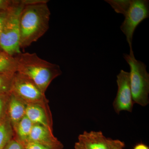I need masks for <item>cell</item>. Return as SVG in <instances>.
Segmentation results:
<instances>
[{"mask_svg": "<svg viewBox=\"0 0 149 149\" xmlns=\"http://www.w3.org/2000/svg\"><path fill=\"white\" fill-rule=\"evenodd\" d=\"M19 17V47L24 49L36 42L49 28L51 12L47 1H24Z\"/></svg>", "mask_w": 149, "mask_h": 149, "instance_id": "6da1fadb", "label": "cell"}, {"mask_svg": "<svg viewBox=\"0 0 149 149\" xmlns=\"http://www.w3.org/2000/svg\"><path fill=\"white\" fill-rule=\"evenodd\" d=\"M15 57L17 72L32 80L44 94L52 81L62 74L59 65L40 58L36 54L21 52Z\"/></svg>", "mask_w": 149, "mask_h": 149, "instance_id": "7a4b0ae2", "label": "cell"}, {"mask_svg": "<svg viewBox=\"0 0 149 149\" xmlns=\"http://www.w3.org/2000/svg\"><path fill=\"white\" fill-rule=\"evenodd\" d=\"M24 1H11L0 34V49L11 55L21 53L19 47V17Z\"/></svg>", "mask_w": 149, "mask_h": 149, "instance_id": "3957f363", "label": "cell"}, {"mask_svg": "<svg viewBox=\"0 0 149 149\" xmlns=\"http://www.w3.org/2000/svg\"><path fill=\"white\" fill-rule=\"evenodd\" d=\"M123 57L130 68V87L133 102L146 106L149 103V74L146 65L134 56L125 54Z\"/></svg>", "mask_w": 149, "mask_h": 149, "instance_id": "277c9868", "label": "cell"}, {"mask_svg": "<svg viewBox=\"0 0 149 149\" xmlns=\"http://www.w3.org/2000/svg\"><path fill=\"white\" fill-rule=\"evenodd\" d=\"M26 104H37L50 108L45 94L32 80L24 74L17 72L14 75L10 92Z\"/></svg>", "mask_w": 149, "mask_h": 149, "instance_id": "5b68a950", "label": "cell"}, {"mask_svg": "<svg viewBox=\"0 0 149 149\" xmlns=\"http://www.w3.org/2000/svg\"><path fill=\"white\" fill-rule=\"evenodd\" d=\"M125 19L120 28L126 36L130 48V56H134L132 49L133 35L136 27L149 17V2L148 0H131L129 9L125 15Z\"/></svg>", "mask_w": 149, "mask_h": 149, "instance_id": "8992f818", "label": "cell"}, {"mask_svg": "<svg viewBox=\"0 0 149 149\" xmlns=\"http://www.w3.org/2000/svg\"><path fill=\"white\" fill-rule=\"evenodd\" d=\"M116 83L117 95L113 104L115 111L117 114L123 111L131 112L134 102L130 89L129 72L121 70L117 75Z\"/></svg>", "mask_w": 149, "mask_h": 149, "instance_id": "52a82bcc", "label": "cell"}, {"mask_svg": "<svg viewBox=\"0 0 149 149\" xmlns=\"http://www.w3.org/2000/svg\"><path fill=\"white\" fill-rule=\"evenodd\" d=\"M25 116L34 124L42 125L52 131L53 120L50 109L37 104H27Z\"/></svg>", "mask_w": 149, "mask_h": 149, "instance_id": "ba28073f", "label": "cell"}, {"mask_svg": "<svg viewBox=\"0 0 149 149\" xmlns=\"http://www.w3.org/2000/svg\"><path fill=\"white\" fill-rule=\"evenodd\" d=\"M28 142L38 143L63 149V144L54 136L53 131L38 124H34L29 135Z\"/></svg>", "mask_w": 149, "mask_h": 149, "instance_id": "9c48e42d", "label": "cell"}, {"mask_svg": "<svg viewBox=\"0 0 149 149\" xmlns=\"http://www.w3.org/2000/svg\"><path fill=\"white\" fill-rule=\"evenodd\" d=\"M78 140L77 143L85 149H110V139L101 131H84Z\"/></svg>", "mask_w": 149, "mask_h": 149, "instance_id": "30bf717a", "label": "cell"}, {"mask_svg": "<svg viewBox=\"0 0 149 149\" xmlns=\"http://www.w3.org/2000/svg\"><path fill=\"white\" fill-rule=\"evenodd\" d=\"M27 104L13 93L9 95L6 115L13 130L19 121L25 116Z\"/></svg>", "mask_w": 149, "mask_h": 149, "instance_id": "8fae6325", "label": "cell"}, {"mask_svg": "<svg viewBox=\"0 0 149 149\" xmlns=\"http://www.w3.org/2000/svg\"><path fill=\"white\" fill-rule=\"evenodd\" d=\"M33 125L34 124L25 116L14 130V138L25 146L28 143Z\"/></svg>", "mask_w": 149, "mask_h": 149, "instance_id": "7c38bea8", "label": "cell"}, {"mask_svg": "<svg viewBox=\"0 0 149 149\" xmlns=\"http://www.w3.org/2000/svg\"><path fill=\"white\" fill-rule=\"evenodd\" d=\"M17 72V62L15 56L0 52V74H14Z\"/></svg>", "mask_w": 149, "mask_h": 149, "instance_id": "4fadbf2b", "label": "cell"}, {"mask_svg": "<svg viewBox=\"0 0 149 149\" xmlns=\"http://www.w3.org/2000/svg\"><path fill=\"white\" fill-rule=\"evenodd\" d=\"M14 136L13 128L6 115L0 122V149H3Z\"/></svg>", "mask_w": 149, "mask_h": 149, "instance_id": "5bb4252c", "label": "cell"}, {"mask_svg": "<svg viewBox=\"0 0 149 149\" xmlns=\"http://www.w3.org/2000/svg\"><path fill=\"white\" fill-rule=\"evenodd\" d=\"M105 1L110 5L116 13L124 15L130 8L131 0H105Z\"/></svg>", "mask_w": 149, "mask_h": 149, "instance_id": "9a60e30c", "label": "cell"}, {"mask_svg": "<svg viewBox=\"0 0 149 149\" xmlns=\"http://www.w3.org/2000/svg\"><path fill=\"white\" fill-rule=\"evenodd\" d=\"M14 74H0V94L10 93L12 81Z\"/></svg>", "mask_w": 149, "mask_h": 149, "instance_id": "2e32d148", "label": "cell"}, {"mask_svg": "<svg viewBox=\"0 0 149 149\" xmlns=\"http://www.w3.org/2000/svg\"><path fill=\"white\" fill-rule=\"evenodd\" d=\"M10 93L8 94H0V122L6 115Z\"/></svg>", "mask_w": 149, "mask_h": 149, "instance_id": "e0dca14e", "label": "cell"}, {"mask_svg": "<svg viewBox=\"0 0 149 149\" xmlns=\"http://www.w3.org/2000/svg\"><path fill=\"white\" fill-rule=\"evenodd\" d=\"M25 149H62L60 148L48 146L38 143L28 142L25 146Z\"/></svg>", "mask_w": 149, "mask_h": 149, "instance_id": "ac0fdd59", "label": "cell"}, {"mask_svg": "<svg viewBox=\"0 0 149 149\" xmlns=\"http://www.w3.org/2000/svg\"><path fill=\"white\" fill-rule=\"evenodd\" d=\"M3 149H25V145L13 137Z\"/></svg>", "mask_w": 149, "mask_h": 149, "instance_id": "d6986e66", "label": "cell"}, {"mask_svg": "<svg viewBox=\"0 0 149 149\" xmlns=\"http://www.w3.org/2000/svg\"><path fill=\"white\" fill-rule=\"evenodd\" d=\"M125 143L118 140H113L110 139V149H123Z\"/></svg>", "mask_w": 149, "mask_h": 149, "instance_id": "ffe728a7", "label": "cell"}, {"mask_svg": "<svg viewBox=\"0 0 149 149\" xmlns=\"http://www.w3.org/2000/svg\"><path fill=\"white\" fill-rule=\"evenodd\" d=\"M9 6L6 8L0 9V34L7 15ZM0 50H1V49Z\"/></svg>", "mask_w": 149, "mask_h": 149, "instance_id": "44dd1931", "label": "cell"}, {"mask_svg": "<svg viewBox=\"0 0 149 149\" xmlns=\"http://www.w3.org/2000/svg\"><path fill=\"white\" fill-rule=\"evenodd\" d=\"M133 149H149V147L145 144L139 143L137 144Z\"/></svg>", "mask_w": 149, "mask_h": 149, "instance_id": "7402d4cb", "label": "cell"}, {"mask_svg": "<svg viewBox=\"0 0 149 149\" xmlns=\"http://www.w3.org/2000/svg\"><path fill=\"white\" fill-rule=\"evenodd\" d=\"M74 149H85L83 148L77 142H76L74 144Z\"/></svg>", "mask_w": 149, "mask_h": 149, "instance_id": "603a6c76", "label": "cell"}]
</instances>
